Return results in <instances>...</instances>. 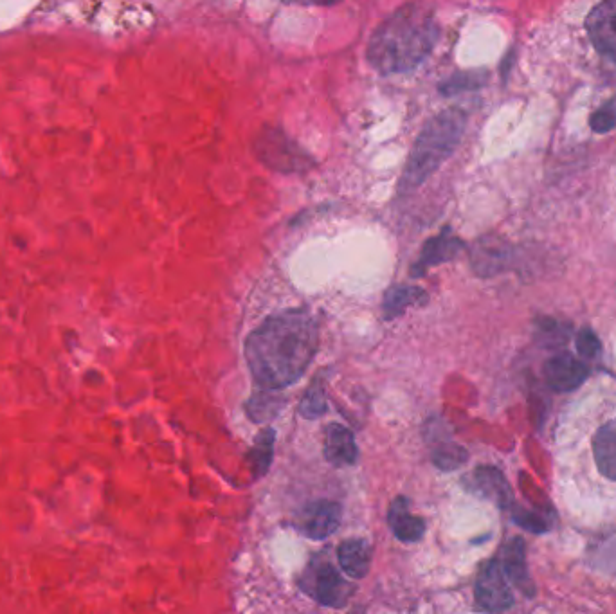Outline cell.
<instances>
[{
    "label": "cell",
    "instance_id": "1",
    "mask_svg": "<svg viewBox=\"0 0 616 614\" xmlns=\"http://www.w3.org/2000/svg\"><path fill=\"white\" fill-rule=\"evenodd\" d=\"M319 323L307 308H290L265 319L245 341L254 382L267 391L298 382L318 352Z\"/></svg>",
    "mask_w": 616,
    "mask_h": 614
},
{
    "label": "cell",
    "instance_id": "22",
    "mask_svg": "<svg viewBox=\"0 0 616 614\" xmlns=\"http://www.w3.org/2000/svg\"><path fill=\"white\" fill-rule=\"evenodd\" d=\"M483 83H485V76L480 73L454 74L449 80L440 83V92L444 96H454V94H460V92L480 89Z\"/></svg>",
    "mask_w": 616,
    "mask_h": 614
},
{
    "label": "cell",
    "instance_id": "26",
    "mask_svg": "<svg viewBox=\"0 0 616 614\" xmlns=\"http://www.w3.org/2000/svg\"><path fill=\"white\" fill-rule=\"evenodd\" d=\"M577 352L586 357V359H597L602 352V344L598 339L597 334L589 328H582L577 334Z\"/></svg>",
    "mask_w": 616,
    "mask_h": 614
},
{
    "label": "cell",
    "instance_id": "12",
    "mask_svg": "<svg viewBox=\"0 0 616 614\" xmlns=\"http://www.w3.org/2000/svg\"><path fill=\"white\" fill-rule=\"evenodd\" d=\"M325 456L334 467H350L357 461L354 434L350 433L345 425H328Z\"/></svg>",
    "mask_w": 616,
    "mask_h": 614
},
{
    "label": "cell",
    "instance_id": "13",
    "mask_svg": "<svg viewBox=\"0 0 616 614\" xmlns=\"http://www.w3.org/2000/svg\"><path fill=\"white\" fill-rule=\"evenodd\" d=\"M388 523L393 533L404 542H417L426 532L424 519L409 512V501L406 497H399L391 503Z\"/></svg>",
    "mask_w": 616,
    "mask_h": 614
},
{
    "label": "cell",
    "instance_id": "25",
    "mask_svg": "<svg viewBox=\"0 0 616 614\" xmlns=\"http://www.w3.org/2000/svg\"><path fill=\"white\" fill-rule=\"evenodd\" d=\"M589 125L598 134L613 130L616 127V100H611L602 109H598L589 119Z\"/></svg>",
    "mask_w": 616,
    "mask_h": 614
},
{
    "label": "cell",
    "instance_id": "8",
    "mask_svg": "<svg viewBox=\"0 0 616 614\" xmlns=\"http://www.w3.org/2000/svg\"><path fill=\"white\" fill-rule=\"evenodd\" d=\"M589 371L584 362L575 359L571 353H559L544 364L546 384L555 391H573L588 379Z\"/></svg>",
    "mask_w": 616,
    "mask_h": 614
},
{
    "label": "cell",
    "instance_id": "11",
    "mask_svg": "<svg viewBox=\"0 0 616 614\" xmlns=\"http://www.w3.org/2000/svg\"><path fill=\"white\" fill-rule=\"evenodd\" d=\"M462 249V240L458 236H454L449 227H445L440 235L427 240L422 247V251L418 254L417 262L411 267V272H413V276H422L431 267H436L440 263L449 262V260L456 258Z\"/></svg>",
    "mask_w": 616,
    "mask_h": 614
},
{
    "label": "cell",
    "instance_id": "21",
    "mask_svg": "<svg viewBox=\"0 0 616 614\" xmlns=\"http://www.w3.org/2000/svg\"><path fill=\"white\" fill-rule=\"evenodd\" d=\"M301 415L305 418H319L327 411V398H325V386L321 380L316 379L312 382V386L308 388L305 397L301 400V406H299Z\"/></svg>",
    "mask_w": 616,
    "mask_h": 614
},
{
    "label": "cell",
    "instance_id": "4",
    "mask_svg": "<svg viewBox=\"0 0 616 614\" xmlns=\"http://www.w3.org/2000/svg\"><path fill=\"white\" fill-rule=\"evenodd\" d=\"M254 155L267 168L278 173H305L314 166V157L278 127H263L253 141Z\"/></svg>",
    "mask_w": 616,
    "mask_h": 614
},
{
    "label": "cell",
    "instance_id": "3",
    "mask_svg": "<svg viewBox=\"0 0 616 614\" xmlns=\"http://www.w3.org/2000/svg\"><path fill=\"white\" fill-rule=\"evenodd\" d=\"M465 125L467 116L462 109H447L429 119L409 154L400 179V190H417L436 170H440L460 145Z\"/></svg>",
    "mask_w": 616,
    "mask_h": 614
},
{
    "label": "cell",
    "instance_id": "17",
    "mask_svg": "<svg viewBox=\"0 0 616 614\" xmlns=\"http://www.w3.org/2000/svg\"><path fill=\"white\" fill-rule=\"evenodd\" d=\"M427 301V294L418 287H408V285H397V287H391L386 296H384V303H382V312L386 319H393V317H399L400 314H404L409 307H415V305H424Z\"/></svg>",
    "mask_w": 616,
    "mask_h": 614
},
{
    "label": "cell",
    "instance_id": "7",
    "mask_svg": "<svg viewBox=\"0 0 616 614\" xmlns=\"http://www.w3.org/2000/svg\"><path fill=\"white\" fill-rule=\"evenodd\" d=\"M586 28L598 53L616 62V0L595 6L588 15Z\"/></svg>",
    "mask_w": 616,
    "mask_h": 614
},
{
    "label": "cell",
    "instance_id": "23",
    "mask_svg": "<svg viewBox=\"0 0 616 614\" xmlns=\"http://www.w3.org/2000/svg\"><path fill=\"white\" fill-rule=\"evenodd\" d=\"M433 461L442 470H454L467 461V452L454 443H442L433 451Z\"/></svg>",
    "mask_w": 616,
    "mask_h": 614
},
{
    "label": "cell",
    "instance_id": "6",
    "mask_svg": "<svg viewBox=\"0 0 616 614\" xmlns=\"http://www.w3.org/2000/svg\"><path fill=\"white\" fill-rule=\"evenodd\" d=\"M476 598L478 604L490 613H503L514 605L507 575L498 560H490L489 564H485V568L481 569L476 582Z\"/></svg>",
    "mask_w": 616,
    "mask_h": 614
},
{
    "label": "cell",
    "instance_id": "5",
    "mask_svg": "<svg viewBox=\"0 0 616 614\" xmlns=\"http://www.w3.org/2000/svg\"><path fill=\"white\" fill-rule=\"evenodd\" d=\"M308 595L314 596L319 604L328 607H343L348 602L354 589L346 584L337 569L327 562L319 560L307 569V578L301 582Z\"/></svg>",
    "mask_w": 616,
    "mask_h": 614
},
{
    "label": "cell",
    "instance_id": "10",
    "mask_svg": "<svg viewBox=\"0 0 616 614\" xmlns=\"http://www.w3.org/2000/svg\"><path fill=\"white\" fill-rule=\"evenodd\" d=\"M512 258L510 245L499 236H483L472 245V269L480 276H494L505 271Z\"/></svg>",
    "mask_w": 616,
    "mask_h": 614
},
{
    "label": "cell",
    "instance_id": "20",
    "mask_svg": "<svg viewBox=\"0 0 616 614\" xmlns=\"http://www.w3.org/2000/svg\"><path fill=\"white\" fill-rule=\"evenodd\" d=\"M276 433L272 429H263L262 433L256 436L253 449L249 451V461L256 476H262L269 469L272 461V445H274Z\"/></svg>",
    "mask_w": 616,
    "mask_h": 614
},
{
    "label": "cell",
    "instance_id": "2",
    "mask_svg": "<svg viewBox=\"0 0 616 614\" xmlns=\"http://www.w3.org/2000/svg\"><path fill=\"white\" fill-rule=\"evenodd\" d=\"M438 22L424 4H406L382 20L366 47V60L381 74L417 69L438 42Z\"/></svg>",
    "mask_w": 616,
    "mask_h": 614
},
{
    "label": "cell",
    "instance_id": "18",
    "mask_svg": "<svg viewBox=\"0 0 616 614\" xmlns=\"http://www.w3.org/2000/svg\"><path fill=\"white\" fill-rule=\"evenodd\" d=\"M474 479H476V487L483 496L494 499L501 508L512 506V490H510L507 481L498 469L481 467V469L476 470Z\"/></svg>",
    "mask_w": 616,
    "mask_h": 614
},
{
    "label": "cell",
    "instance_id": "19",
    "mask_svg": "<svg viewBox=\"0 0 616 614\" xmlns=\"http://www.w3.org/2000/svg\"><path fill=\"white\" fill-rule=\"evenodd\" d=\"M283 402L285 400L276 391L262 389L260 393H256L247 402V415H249V418H253L254 422H258V424L269 422V420H272L274 416L280 413Z\"/></svg>",
    "mask_w": 616,
    "mask_h": 614
},
{
    "label": "cell",
    "instance_id": "27",
    "mask_svg": "<svg viewBox=\"0 0 616 614\" xmlns=\"http://www.w3.org/2000/svg\"><path fill=\"white\" fill-rule=\"evenodd\" d=\"M514 519H516L517 523L521 524L523 528L526 530H532V532H543L544 528H546V524L537 517V515L532 514V512H525V510H514Z\"/></svg>",
    "mask_w": 616,
    "mask_h": 614
},
{
    "label": "cell",
    "instance_id": "14",
    "mask_svg": "<svg viewBox=\"0 0 616 614\" xmlns=\"http://www.w3.org/2000/svg\"><path fill=\"white\" fill-rule=\"evenodd\" d=\"M501 568L514 584H516L525 595H534V586H532V580L528 575V569H526V557H525V542L519 537H514L512 541L508 542L503 550V562H501Z\"/></svg>",
    "mask_w": 616,
    "mask_h": 614
},
{
    "label": "cell",
    "instance_id": "15",
    "mask_svg": "<svg viewBox=\"0 0 616 614\" xmlns=\"http://www.w3.org/2000/svg\"><path fill=\"white\" fill-rule=\"evenodd\" d=\"M593 456L598 469L611 481H616V420L598 429L593 438Z\"/></svg>",
    "mask_w": 616,
    "mask_h": 614
},
{
    "label": "cell",
    "instance_id": "16",
    "mask_svg": "<svg viewBox=\"0 0 616 614\" xmlns=\"http://www.w3.org/2000/svg\"><path fill=\"white\" fill-rule=\"evenodd\" d=\"M337 559L341 568L345 569L346 575L352 578L366 577L370 564H372V548L366 541L355 539L345 541L337 550Z\"/></svg>",
    "mask_w": 616,
    "mask_h": 614
},
{
    "label": "cell",
    "instance_id": "9",
    "mask_svg": "<svg viewBox=\"0 0 616 614\" xmlns=\"http://www.w3.org/2000/svg\"><path fill=\"white\" fill-rule=\"evenodd\" d=\"M341 523V506L334 501H316L305 506L299 517V528L310 539L323 541L336 532Z\"/></svg>",
    "mask_w": 616,
    "mask_h": 614
},
{
    "label": "cell",
    "instance_id": "24",
    "mask_svg": "<svg viewBox=\"0 0 616 614\" xmlns=\"http://www.w3.org/2000/svg\"><path fill=\"white\" fill-rule=\"evenodd\" d=\"M568 335H570V330L553 319H544L537 328V337L541 339V343L546 344V348H552V344L566 343Z\"/></svg>",
    "mask_w": 616,
    "mask_h": 614
}]
</instances>
